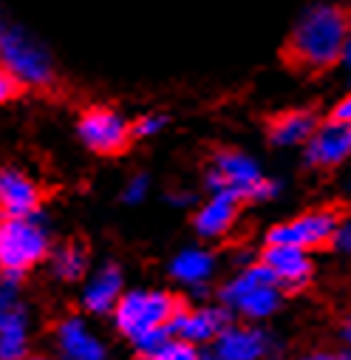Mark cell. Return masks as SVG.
<instances>
[{"mask_svg":"<svg viewBox=\"0 0 351 360\" xmlns=\"http://www.w3.org/2000/svg\"><path fill=\"white\" fill-rule=\"evenodd\" d=\"M0 63L4 68L29 85H48L54 79V65L48 51L23 29L9 26L0 34Z\"/></svg>","mask_w":351,"mask_h":360,"instance_id":"8992f818","label":"cell"},{"mask_svg":"<svg viewBox=\"0 0 351 360\" xmlns=\"http://www.w3.org/2000/svg\"><path fill=\"white\" fill-rule=\"evenodd\" d=\"M145 191H147V176H133V182L125 191V199L128 202H139L145 196Z\"/></svg>","mask_w":351,"mask_h":360,"instance_id":"603a6c76","label":"cell"},{"mask_svg":"<svg viewBox=\"0 0 351 360\" xmlns=\"http://www.w3.org/2000/svg\"><path fill=\"white\" fill-rule=\"evenodd\" d=\"M85 264H88L85 250L79 244H68L54 255V273L65 281H77L85 273Z\"/></svg>","mask_w":351,"mask_h":360,"instance_id":"d6986e66","label":"cell"},{"mask_svg":"<svg viewBox=\"0 0 351 360\" xmlns=\"http://www.w3.org/2000/svg\"><path fill=\"white\" fill-rule=\"evenodd\" d=\"M267 354H270V338L246 326H227L216 343L218 360H260Z\"/></svg>","mask_w":351,"mask_h":360,"instance_id":"4fadbf2b","label":"cell"},{"mask_svg":"<svg viewBox=\"0 0 351 360\" xmlns=\"http://www.w3.org/2000/svg\"><path fill=\"white\" fill-rule=\"evenodd\" d=\"M182 309H185V301H179L176 295H167V292H128L114 307L117 326L131 340H139L142 335H147L159 326H170V321Z\"/></svg>","mask_w":351,"mask_h":360,"instance_id":"3957f363","label":"cell"},{"mask_svg":"<svg viewBox=\"0 0 351 360\" xmlns=\"http://www.w3.org/2000/svg\"><path fill=\"white\" fill-rule=\"evenodd\" d=\"M241 196L238 193H230V191H221V193H213V199L196 213V230L201 236H224L235 216H238V207H241Z\"/></svg>","mask_w":351,"mask_h":360,"instance_id":"9a60e30c","label":"cell"},{"mask_svg":"<svg viewBox=\"0 0 351 360\" xmlns=\"http://www.w3.org/2000/svg\"><path fill=\"white\" fill-rule=\"evenodd\" d=\"M201 360H218V357H201Z\"/></svg>","mask_w":351,"mask_h":360,"instance_id":"f546056e","label":"cell"},{"mask_svg":"<svg viewBox=\"0 0 351 360\" xmlns=\"http://www.w3.org/2000/svg\"><path fill=\"white\" fill-rule=\"evenodd\" d=\"M348 40V15L340 6H314L292 29L284 60L300 74H320L331 68Z\"/></svg>","mask_w":351,"mask_h":360,"instance_id":"6da1fadb","label":"cell"},{"mask_svg":"<svg viewBox=\"0 0 351 360\" xmlns=\"http://www.w3.org/2000/svg\"><path fill=\"white\" fill-rule=\"evenodd\" d=\"M351 153V125H343L337 120L320 125L306 148V159L317 167H331L337 162H343Z\"/></svg>","mask_w":351,"mask_h":360,"instance_id":"9c48e42d","label":"cell"},{"mask_svg":"<svg viewBox=\"0 0 351 360\" xmlns=\"http://www.w3.org/2000/svg\"><path fill=\"white\" fill-rule=\"evenodd\" d=\"M227 326H230L227 309H187L185 307L170 321V332L190 343H204L210 338H218Z\"/></svg>","mask_w":351,"mask_h":360,"instance_id":"30bf717a","label":"cell"},{"mask_svg":"<svg viewBox=\"0 0 351 360\" xmlns=\"http://www.w3.org/2000/svg\"><path fill=\"white\" fill-rule=\"evenodd\" d=\"M343 338H345V343L351 346V318H348V321L343 323Z\"/></svg>","mask_w":351,"mask_h":360,"instance_id":"4316f807","label":"cell"},{"mask_svg":"<svg viewBox=\"0 0 351 360\" xmlns=\"http://www.w3.org/2000/svg\"><path fill=\"white\" fill-rule=\"evenodd\" d=\"M275 287H278L275 273L260 261V264L246 266L235 281H230L221 290V301L249 318H263V315H272L281 301Z\"/></svg>","mask_w":351,"mask_h":360,"instance_id":"5b68a950","label":"cell"},{"mask_svg":"<svg viewBox=\"0 0 351 360\" xmlns=\"http://www.w3.org/2000/svg\"><path fill=\"white\" fill-rule=\"evenodd\" d=\"M131 125L111 108H88L79 117V136L97 153H122L131 142Z\"/></svg>","mask_w":351,"mask_h":360,"instance_id":"ba28073f","label":"cell"},{"mask_svg":"<svg viewBox=\"0 0 351 360\" xmlns=\"http://www.w3.org/2000/svg\"><path fill=\"white\" fill-rule=\"evenodd\" d=\"M161 125H164V120H161V117H142L131 131H133L136 136H153Z\"/></svg>","mask_w":351,"mask_h":360,"instance_id":"7402d4cb","label":"cell"},{"mask_svg":"<svg viewBox=\"0 0 351 360\" xmlns=\"http://www.w3.org/2000/svg\"><path fill=\"white\" fill-rule=\"evenodd\" d=\"M207 188L213 193H221V191H230V193H238L241 199H252V202H260V199H272L278 185L263 179L255 167V162L238 150H221L216 153L213 159V167L207 173Z\"/></svg>","mask_w":351,"mask_h":360,"instance_id":"277c9868","label":"cell"},{"mask_svg":"<svg viewBox=\"0 0 351 360\" xmlns=\"http://www.w3.org/2000/svg\"><path fill=\"white\" fill-rule=\"evenodd\" d=\"M48 250L46 230L32 216H4L0 219V269L18 278L32 264H37Z\"/></svg>","mask_w":351,"mask_h":360,"instance_id":"7a4b0ae2","label":"cell"},{"mask_svg":"<svg viewBox=\"0 0 351 360\" xmlns=\"http://www.w3.org/2000/svg\"><path fill=\"white\" fill-rule=\"evenodd\" d=\"M300 360H351V354H329V352H317V354H306Z\"/></svg>","mask_w":351,"mask_h":360,"instance_id":"d4e9b609","label":"cell"},{"mask_svg":"<svg viewBox=\"0 0 351 360\" xmlns=\"http://www.w3.org/2000/svg\"><path fill=\"white\" fill-rule=\"evenodd\" d=\"M122 298V273L111 264L102 266L100 273L85 287V307L91 312H111Z\"/></svg>","mask_w":351,"mask_h":360,"instance_id":"e0dca14e","label":"cell"},{"mask_svg":"<svg viewBox=\"0 0 351 360\" xmlns=\"http://www.w3.org/2000/svg\"><path fill=\"white\" fill-rule=\"evenodd\" d=\"M213 273V255L201 250H187L173 261V276L187 284H199Z\"/></svg>","mask_w":351,"mask_h":360,"instance_id":"ac0fdd59","label":"cell"},{"mask_svg":"<svg viewBox=\"0 0 351 360\" xmlns=\"http://www.w3.org/2000/svg\"><path fill=\"white\" fill-rule=\"evenodd\" d=\"M57 340H60L65 360H108L105 346L85 329V323L79 318L62 321L57 329Z\"/></svg>","mask_w":351,"mask_h":360,"instance_id":"5bb4252c","label":"cell"},{"mask_svg":"<svg viewBox=\"0 0 351 360\" xmlns=\"http://www.w3.org/2000/svg\"><path fill=\"white\" fill-rule=\"evenodd\" d=\"M340 224H343L340 207L309 210L289 224L272 227L267 236V244H289V247H300V250H314V247L334 241L340 233Z\"/></svg>","mask_w":351,"mask_h":360,"instance_id":"52a82bcc","label":"cell"},{"mask_svg":"<svg viewBox=\"0 0 351 360\" xmlns=\"http://www.w3.org/2000/svg\"><path fill=\"white\" fill-rule=\"evenodd\" d=\"M343 57H345V63H351V37L345 40V49H343Z\"/></svg>","mask_w":351,"mask_h":360,"instance_id":"83f0119b","label":"cell"},{"mask_svg":"<svg viewBox=\"0 0 351 360\" xmlns=\"http://www.w3.org/2000/svg\"><path fill=\"white\" fill-rule=\"evenodd\" d=\"M337 241H340L345 250H351V227H340V233H337Z\"/></svg>","mask_w":351,"mask_h":360,"instance_id":"484cf974","label":"cell"},{"mask_svg":"<svg viewBox=\"0 0 351 360\" xmlns=\"http://www.w3.org/2000/svg\"><path fill=\"white\" fill-rule=\"evenodd\" d=\"M6 29H9V26H6V20H4V15H0V34H4Z\"/></svg>","mask_w":351,"mask_h":360,"instance_id":"f1b7e54d","label":"cell"},{"mask_svg":"<svg viewBox=\"0 0 351 360\" xmlns=\"http://www.w3.org/2000/svg\"><path fill=\"white\" fill-rule=\"evenodd\" d=\"M29 360H46V357H29Z\"/></svg>","mask_w":351,"mask_h":360,"instance_id":"4dcf8cb0","label":"cell"},{"mask_svg":"<svg viewBox=\"0 0 351 360\" xmlns=\"http://www.w3.org/2000/svg\"><path fill=\"white\" fill-rule=\"evenodd\" d=\"M317 131L314 111H284L270 120V139L275 145H300Z\"/></svg>","mask_w":351,"mask_h":360,"instance_id":"2e32d148","label":"cell"},{"mask_svg":"<svg viewBox=\"0 0 351 360\" xmlns=\"http://www.w3.org/2000/svg\"><path fill=\"white\" fill-rule=\"evenodd\" d=\"M18 88H20V79H18V77H12L4 65H0V103L12 100V97L18 94Z\"/></svg>","mask_w":351,"mask_h":360,"instance_id":"44dd1931","label":"cell"},{"mask_svg":"<svg viewBox=\"0 0 351 360\" xmlns=\"http://www.w3.org/2000/svg\"><path fill=\"white\" fill-rule=\"evenodd\" d=\"M331 120H337V122H343V125H351V94H348L345 100H340V105L334 108Z\"/></svg>","mask_w":351,"mask_h":360,"instance_id":"cb8c5ba5","label":"cell"},{"mask_svg":"<svg viewBox=\"0 0 351 360\" xmlns=\"http://www.w3.org/2000/svg\"><path fill=\"white\" fill-rule=\"evenodd\" d=\"M147 360H201V354L196 352V343L185 338H170L156 352H150Z\"/></svg>","mask_w":351,"mask_h":360,"instance_id":"ffe728a7","label":"cell"},{"mask_svg":"<svg viewBox=\"0 0 351 360\" xmlns=\"http://www.w3.org/2000/svg\"><path fill=\"white\" fill-rule=\"evenodd\" d=\"M260 261L267 264L278 284L284 287H300L309 276H312V264H309V255L306 250L300 247H289V244H267V250H263Z\"/></svg>","mask_w":351,"mask_h":360,"instance_id":"7c38bea8","label":"cell"},{"mask_svg":"<svg viewBox=\"0 0 351 360\" xmlns=\"http://www.w3.org/2000/svg\"><path fill=\"white\" fill-rule=\"evenodd\" d=\"M40 205V191L20 170H0V210L4 216H34Z\"/></svg>","mask_w":351,"mask_h":360,"instance_id":"8fae6325","label":"cell"}]
</instances>
